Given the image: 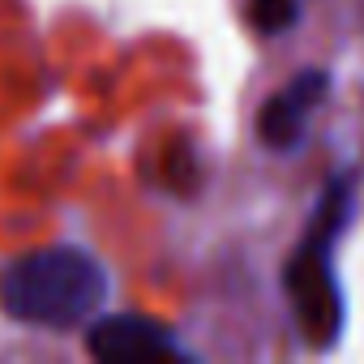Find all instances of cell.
Wrapping results in <instances>:
<instances>
[{
    "label": "cell",
    "mask_w": 364,
    "mask_h": 364,
    "mask_svg": "<svg viewBox=\"0 0 364 364\" xmlns=\"http://www.w3.org/2000/svg\"><path fill=\"white\" fill-rule=\"evenodd\" d=\"M107 291H112V279L86 249L56 245V249L18 257L0 274V313L22 326L65 330L95 317Z\"/></svg>",
    "instance_id": "obj_1"
},
{
    "label": "cell",
    "mask_w": 364,
    "mask_h": 364,
    "mask_svg": "<svg viewBox=\"0 0 364 364\" xmlns=\"http://www.w3.org/2000/svg\"><path fill=\"white\" fill-rule=\"evenodd\" d=\"M351 219V180H334L321 198L317 219L309 223V236L291 253V266L283 274L291 313L300 321V334L313 347H334L343 330V287L334 274V245Z\"/></svg>",
    "instance_id": "obj_2"
},
{
    "label": "cell",
    "mask_w": 364,
    "mask_h": 364,
    "mask_svg": "<svg viewBox=\"0 0 364 364\" xmlns=\"http://www.w3.org/2000/svg\"><path fill=\"white\" fill-rule=\"evenodd\" d=\"M86 351L103 364H154V360H180V347L159 321L137 317V313H107L95 317L86 330Z\"/></svg>",
    "instance_id": "obj_3"
},
{
    "label": "cell",
    "mask_w": 364,
    "mask_h": 364,
    "mask_svg": "<svg viewBox=\"0 0 364 364\" xmlns=\"http://www.w3.org/2000/svg\"><path fill=\"white\" fill-rule=\"evenodd\" d=\"M330 73L326 69H304L296 73L283 90H274L262 112H257V137L270 150H296L309 133V116L326 103Z\"/></svg>",
    "instance_id": "obj_4"
},
{
    "label": "cell",
    "mask_w": 364,
    "mask_h": 364,
    "mask_svg": "<svg viewBox=\"0 0 364 364\" xmlns=\"http://www.w3.org/2000/svg\"><path fill=\"white\" fill-rule=\"evenodd\" d=\"M300 18V0H249V22L262 35H283Z\"/></svg>",
    "instance_id": "obj_5"
}]
</instances>
